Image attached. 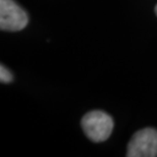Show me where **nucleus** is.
Returning a JSON list of instances; mask_svg holds the SVG:
<instances>
[{
    "label": "nucleus",
    "instance_id": "obj_3",
    "mask_svg": "<svg viewBox=\"0 0 157 157\" xmlns=\"http://www.w3.org/2000/svg\"><path fill=\"white\" fill-rule=\"evenodd\" d=\"M28 14L13 0H0V29L17 32L28 25Z\"/></svg>",
    "mask_w": 157,
    "mask_h": 157
},
{
    "label": "nucleus",
    "instance_id": "obj_5",
    "mask_svg": "<svg viewBox=\"0 0 157 157\" xmlns=\"http://www.w3.org/2000/svg\"><path fill=\"white\" fill-rule=\"evenodd\" d=\"M155 13H156V15H157V5L155 6Z\"/></svg>",
    "mask_w": 157,
    "mask_h": 157
},
{
    "label": "nucleus",
    "instance_id": "obj_4",
    "mask_svg": "<svg viewBox=\"0 0 157 157\" xmlns=\"http://www.w3.org/2000/svg\"><path fill=\"white\" fill-rule=\"evenodd\" d=\"M0 82L4 84L10 83L12 82V75L4 65H0Z\"/></svg>",
    "mask_w": 157,
    "mask_h": 157
},
{
    "label": "nucleus",
    "instance_id": "obj_2",
    "mask_svg": "<svg viewBox=\"0 0 157 157\" xmlns=\"http://www.w3.org/2000/svg\"><path fill=\"white\" fill-rule=\"evenodd\" d=\"M128 157H156L157 156V131L146 128L138 131L128 143Z\"/></svg>",
    "mask_w": 157,
    "mask_h": 157
},
{
    "label": "nucleus",
    "instance_id": "obj_1",
    "mask_svg": "<svg viewBox=\"0 0 157 157\" xmlns=\"http://www.w3.org/2000/svg\"><path fill=\"white\" fill-rule=\"evenodd\" d=\"M81 124L86 136L95 143L107 140L113 130V121L111 117L101 110L88 112L82 118Z\"/></svg>",
    "mask_w": 157,
    "mask_h": 157
}]
</instances>
